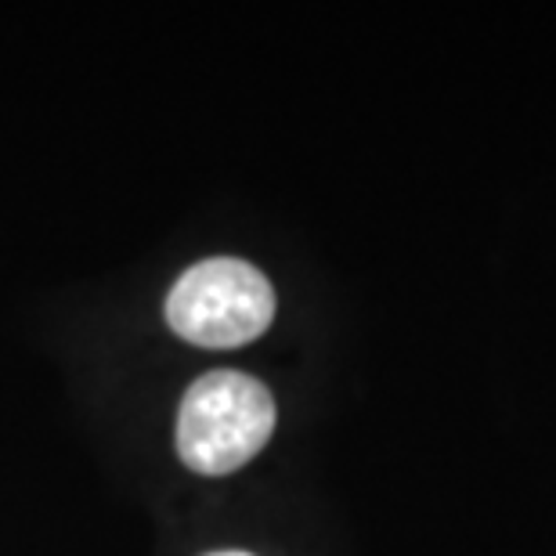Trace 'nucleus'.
Returning <instances> with one entry per match:
<instances>
[{
  "instance_id": "3",
  "label": "nucleus",
  "mask_w": 556,
  "mask_h": 556,
  "mask_svg": "<svg viewBox=\"0 0 556 556\" xmlns=\"http://www.w3.org/2000/svg\"><path fill=\"white\" fill-rule=\"evenodd\" d=\"M210 556H250V553H210Z\"/></svg>"
},
{
  "instance_id": "2",
  "label": "nucleus",
  "mask_w": 556,
  "mask_h": 556,
  "mask_svg": "<svg viewBox=\"0 0 556 556\" xmlns=\"http://www.w3.org/2000/svg\"><path fill=\"white\" fill-rule=\"evenodd\" d=\"M275 289L253 264L214 257L188 268L166 296V321L195 348H242L268 332Z\"/></svg>"
},
{
  "instance_id": "1",
  "label": "nucleus",
  "mask_w": 556,
  "mask_h": 556,
  "mask_svg": "<svg viewBox=\"0 0 556 556\" xmlns=\"http://www.w3.org/2000/svg\"><path fill=\"white\" fill-rule=\"evenodd\" d=\"M275 430V397L236 369L206 372L188 387L177 413V455L188 470L225 477L247 466Z\"/></svg>"
}]
</instances>
